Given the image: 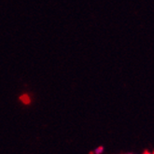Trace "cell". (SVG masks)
Returning <instances> with one entry per match:
<instances>
[{"label": "cell", "mask_w": 154, "mask_h": 154, "mask_svg": "<svg viewBox=\"0 0 154 154\" xmlns=\"http://www.w3.org/2000/svg\"><path fill=\"white\" fill-rule=\"evenodd\" d=\"M144 154H150V153H149V152H146V153H144Z\"/></svg>", "instance_id": "obj_3"}, {"label": "cell", "mask_w": 154, "mask_h": 154, "mask_svg": "<svg viewBox=\"0 0 154 154\" xmlns=\"http://www.w3.org/2000/svg\"><path fill=\"white\" fill-rule=\"evenodd\" d=\"M104 150H105V149H104L103 146H99V147H97V148L94 149V154H103L104 153Z\"/></svg>", "instance_id": "obj_1"}, {"label": "cell", "mask_w": 154, "mask_h": 154, "mask_svg": "<svg viewBox=\"0 0 154 154\" xmlns=\"http://www.w3.org/2000/svg\"><path fill=\"white\" fill-rule=\"evenodd\" d=\"M21 100H22L23 103H25V104L30 103V98H29L28 95H26V94H24V95H23V96L21 97Z\"/></svg>", "instance_id": "obj_2"}]
</instances>
